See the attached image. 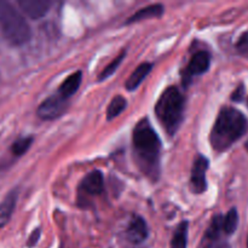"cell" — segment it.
<instances>
[{
    "instance_id": "cell-5",
    "label": "cell",
    "mask_w": 248,
    "mask_h": 248,
    "mask_svg": "<svg viewBox=\"0 0 248 248\" xmlns=\"http://www.w3.org/2000/svg\"><path fill=\"white\" fill-rule=\"evenodd\" d=\"M67 110V102L61 94L51 96L46 98L43 103L39 106L38 116L43 120H53L62 115Z\"/></svg>"
},
{
    "instance_id": "cell-25",
    "label": "cell",
    "mask_w": 248,
    "mask_h": 248,
    "mask_svg": "<svg viewBox=\"0 0 248 248\" xmlns=\"http://www.w3.org/2000/svg\"><path fill=\"white\" fill-rule=\"evenodd\" d=\"M247 248H248V239H247Z\"/></svg>"
},
{
    "instance_id": "cell-21",
    "label": "cell",
    "mask_w": 248,
    "mask_h": 248,
    "mask_svg": "<svg viewBox=\"0 0 248 248\" xmlns=\"http://www.w3.org/2000/svg\"><path fill=\"white\" fill-rule=\"evenodd\" d=\"M237 48L245 55H248V33L244 34L237 43Z\"/></svg>"
},
{
    "instance_id": "cell-16",
    "label": "cell",
    "mask_w": 248,
    "mask_h": 248,
    "mask_svg": "<svg viewBox=\"0 0 248 248\" xmlns=\"http://www.w3.org/2000/svg\"><path fill=\"white\" fill-rule=\"evenodd\" d=\"M126 106H127V102H126V99L124 98L123 96H116L115 98H113V101L109 104L108 110H107L108 120H111V119L120 115V114L125 110Z\"/></svg>"
},
{
    "instance_id": "cell-7",
    "label": "cell",
    "mask_w": 248,
    "mask_h": 248,
    "mask_svg": "<svg viewBox=\"0 0 248 248\" xmlns=\"http://www.w3.org/2000/svg\"><path fill=\"white\" fill-rule=\"evenodd\" d=\"M18 5L22 11L33 19L41 18L48 12L52 6L50 0H18Z\"/></svg>"
},
{
    "instance_id": "cell-10",
    "label": "cell",
    "mask_w": 248,
    "mask_h": 248,
    "mask_svg": "<svg viewBox=\"0 0 248 248\" xmlns=\"http://www.w3.org/2000/svg\"><path fill=\"white\" fill-rule=\"evenodd\" d=\"M211 63L210 53L206 51H199L191 57L188 64L189 75H200L208 69Z\"/></svg>"
},
{
    "instance_id": "cell-22",
    "label": "cell",
    "mask_w": 248,
    "mask_h": 248,
    "mask_svg": "<svg viewBox=\"0 0 248 248\" xmlns=\"http://www.w3.org/2000/svg\"><path fill=\"white\" fill-rule=\"evenodd\" d=\"M39 237H40V229H35L33 232H31V236H29L28 242H27V246L28 247L35 246L36 242L39 241Z\"/></svg>"
},
{
    "instance_id": "cell-12",
    "label": "cell",
    "mask_w": 248,
    "mask_h": 248,
    "mask_svg": "<svg viewBox=\"0 0 248 248\" xmlns=\"http://www.w3.org/2000/svg\"><path fill=\"white\" fill-rule=\"evenodd\" d=\"M152 69L153 64H150V63H142L140 65H138L137 69L130 75V78H128L127 81H126V89H127L128 91H133V90L137 89L140 85V82H142L143 80L148 77V74L152 72Z\"/></svg>"
},
{
    "instance_id": "cell-23",
    "label": "cell",
    "mask_w": 248,
    "mask_h": 248,
    "mask_svg": "<svg viewBox=\"0 0 248 248\" xmlns=\"http://www.w3.org/2000/svg\"><path fill=\"white\" fill-rule=\"evenodd\" d=\"M242 96H244V87L240 86V87H237L236 91H235L234 93H232V101H236V102L241 101Z\"/></svg>"
},
{
    "instance_id": "cell-1",
    "label": "cell",
    "mask_w": 248,
    "mask_h": 248,
    "mask_svg": "<svg viewBox=\"0 0 248 248\" xmlns=\"http://www.w3.org/2000/svg\"><path fill=\"white\" fill-rule=\"evenodd\" d=\"M248 131V121L237 109L225 107L218 114L211 132V144L217 152H224Z\"/></svg>"
},
{
    "instance_id": "cell-19",
    "label": "cell",
    "mask_w": 248,
    "mask_h": 248,
    "mask_svg": "<svg viewBox=\"0 0 248 248\" xmlns=\"http://www.w3.org/2000/svg\"><path fill=\"white\" fill-rule=\"evenodd\" d=\"M31 142H33V138L31 137H23L17 140L11 147L12 154L16 155V156H21V155H23L24 153L29 149V147L31 145Z\"/></svg>"
},
{
    "instance_id": "cell-15",
    "label": "cell",
    "mask_w": 248,
    "mask_h": 248,
    "mask_svg": "<svg viewBox=\"0 0 248 248\" xmlns=\"http://www.w3.org/2000/svg\"><path fill=\"white\" fill-rule=\"evenodd\" d=\"M188 242V223L182 222L177 227L171 240V248H186Z\"/></svg>"
},
{
    "instance_id": "cell-9",
    "label": "cell",
    "mask_w": 248,
    "mask_h": 248,
    "mask_svg": "<svg viewBox=\"0 0 248 248\" xmlns=\"http://www.w3.org/2000/svg\"><path fill=\"white\" fill-rule=\"evenodd\" d=\"M104 179L99 171H93L87 174L81 183V189L90 195H98L103 191Z\"/></svg>"
},
{
    "instance_id": "cell-20",
    "label": "cell",
    "mask_w": 248,
    "mask_h": 248,
    "mask_svg": "<svg viewBox=\"0 0 248 248\" xmlns=\"http://www.w3.org/2000/svg\"><path fill=\"white\" fill-rule=\"evenodd\" d=\"M125 55H126V52H125V51H123V52H121L120 55H119L118 57H116L115 60H114L113 62L110 63V64H108L106 68H104L103 72H102L101 74H99V81H102V80H104V79H107V78H109L111 74H113L114 72H115L116 69H118V67L121 64V62H123V60H124V57H125Z\"/></svg>"
},
{
    "instance_id": "cell-18",
    "label": "cell",
    "mask_w": 248,
    "mask_h": 248,
    "mask_svg": "<svg viewBox=\"0 0 248 248\" xmlns=\"http://www.w3.org/2000/svg\"><path fill=\"white\" fill-rule=\"evenodd\" d=\"M223 219L224 218L222 216H216L215 218L211 222L210 228L207 229V232H206V239L208 241H217L220 236V232L223 230Z\"/></svg>"
},
{
    "instance_id": "cell-14",
    "label": "cell",
    "mask_w": 248,
    "mask_h": 248,
    "mask_svg": "<svg viewBox=\"0 0 248 248\" xmlns=\"http://www.w3.org/2000/svg\"><path fill=\"white\" fill-rule=\"evenodd\" d=\"M80 84H81V72H77L74 73V74L70 75V77H68L67 79L63 81V84L61 85L60 87L58 94H61L63 98L67 99L68 97L74 94L75 92L79 90Z\"/></svg>"
},
{
    "instance_id": "cell-8",
    "label": "cell",
    "mask_w": 248,
    "mask_h": 248,
    "mask_svg": "<svg viewBox=\"0 0 248 248\" xmlns=\"http://www.w3.org/2000/svg\"><path fill=\"white\" fill-rule=\"evenodd\" d=\"M126 236L132 244H142L145 241L148 237V227L142 217L133 216L126 230Z\"/></svg>"
},
{
    "instance_id": "cell-26",
    "label": "cell",
    "mask_w": 248,
    "mask_h": 248,
    "mask_svg": "<svg viewBox=\"0 0 248 248\" xmlns=\"http://www.w3.org/2000/svg\"><path fill=\"white\" fill-rule=\"evenodd\" d=\"M246 147H247V150H248V143H247V145H246Z\"/></svg>"
},
{
    "instance_id": "cell-13",
    "label": "cell",
    "mask_w": 248,
    "mask_h": 248,
    "mask_svg": "<svg viewBox=\"0 0 248 248\" xmlns=\"http://www.w3.org/2000/svg\"><path fill=\"white\" fill-rule=\"evenodd\" d=\"M162 14H164V6H162V5H149V6L144 7V9H140V11L136 12L133 16H131L130 18H128V21L126 22V23L131 24L136 23V22L143 21V19L153 18V17H160Z\"/></svg>"
},
{
    "instance_id": "cell-11",
    "label": "cell",
    "mask_w": 248,
    "mask_h": 248,
    "mask_svg": "<svg viewBox=\"0 0 248 248\" xmlns=\"http://www.w3.org/2000/svg\"><path fill=\"white\" fill-rule=\"evenodd\" d=\"M17 191L12 190L7 194L6 198L0 203V229L9 223L11 219L12 213H14L15 207L17 202Z\"/></svg>"
},
{
    "instance_id": "cell-4",
    "label": "cell",
    "mask_w": 248,
    "mask_h": 248,
    "mask_svg": "<svg viewBox=\"0 0 248 248\" xmlns=\"http://www.w3.org/2000/svg\"><path fill=\"white\" fill-rule=\"evenodd\" d=\"M0 31L11 45H23L31 36V27L10 2L0 0Z\"/></svg>"
},
{
    "instance_id": "cell-2",
    "label": "cell",
    "mask_w": 248,
    "mask_h": 248,
    "mask_svg": "<svg viewBox=\"0 0 248 248\" xmlns=\"http://www.w3.org/2000/svg\"><path fill=\"white\" fill-rule=\"evenodd\" d=\"M133 148L145 171L156 174L161 142L148 120H142L136 126L133 131Z\"/></svg>"
},
{
    "instance_id": "cell-17",
    "label": "cell",
    "mask_w": 248,
    "mask_h": 248,
    "mask_svg": "<svg viewBox=\"0 0 248 248\" xmlns=\"http://www.w3.org/2000/svg\"><path fill=\"white\" fill-rule=\"evenodd\" d=\"M237 224H239V215H237V211L232 208V210L228 212V215L223 219V232L228 235L234 234L237 228Z\"/></svg>"
},
{
    "instance_id": "cell-6",
    "label": "cell",
    "mask_w": 248,
    "mask_h": 248,
    "mask_svg": "<svg viewBox=\"0 0 248 248\" xmlns=\"http://www.w3.org/2000/svg\"><path fill=\"white\" fill-rule=\"evenodd\" d=\"M208 169V160L200 155L195 159L191 170V189L194 193L201 194L206 190V172Z\"/></svg>"
},
{
    "instance_id": "cell-3",
    "label": "cell",
    "mask_w": 248,
    "mask_h": 248,
    "mask_svg": "<svg viewBox=\"0 0 248 248\" xmlns=\"http://www.w3.org/2000/svg\"><path fill=\"white\" fill-rule=\"evenodd\" d=\"M157 119L170 135H174L183 120L184 97L177 87H167L155 107Z\"/></svg>"
},
{
    "instance_id": "cell-24",
    "label": "cell",
    "mask_w": 248,
    "mask_h": 248,
    "mask_svg": "<svg viewBox=\"0 0 248 248\" xmlns=\"http://www.w3.org/2000/svg\"><path fill=\"white\" fill-rule=\"evenodd\" d=\"M206 248H230L228 246V244H225V242H219L217 240V241H210V244L207 245V247Z\"/></svg>"
}]
</instances>
